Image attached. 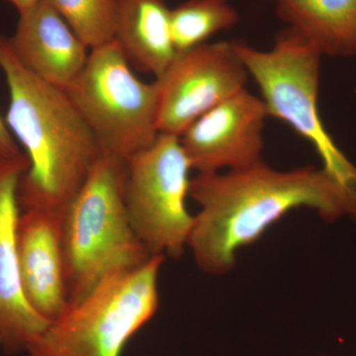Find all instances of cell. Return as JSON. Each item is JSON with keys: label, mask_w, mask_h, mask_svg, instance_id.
I'll return each instance as SVG.
<instances>
[{"label": "cell", "mask_w": 356, "mask_h": 356, "mask_svg": "<svg viewBox=\"0 0 356 356\" xmlns=\"http://www.w3.org/2000/svg\"><path fill=\"white\" fill-rule=\"evenodd\" d=\"M9 3L13 4V6L16 7L18 11L20 13H23V11L27 10L28 8L34 6L36 2H38L39 0H6Z\"/></svg>", "instance_id": "cell-18"}, {"label": "cell", "mask_w": 356, "mask_h": 356, "mask_svg": "<svg viewBox=\"0 0 356 356\" xmlns=\"http://www.w3.org/2000/svg\"><path fill=\"white\" fill-rule=\"evenodd\" d=\"M126 163L102 154L63 218L70 303L83 300L116 271L136 268L153 255L131 226L125 198Z\"/></svg>", "instance_id": "cell-3"}, {"label": "cell", "mask_w": 356, "mask_h": 356, "mask_svg": "<svg viewBox=\"0 0 356 356\" xmlns=\"http://www.w3.org/2000/svg\"><path fill=\"white\" fill-rule=\"evenodd\" d=\"M248 77L235 42L205 43L178 53L156 79L159 134L180 137L199 117L245 89Z\"/></svg>", "instance_id": "cell-8"}, {"label": "cell", "mask_w": 356, "mask_h": 356, "mask_svg": "<svg viewBox=\"0 0 356 356\" xmlns=\"http://www.w3.org/2000/svg\"><path fill=\"white\" fill-rule=\"evenodd\" d=\"M188 196L200 211L187 247L199 268L212 275L229 273L236 252L291 210L309 208L331 221L356 220L355 192L314 166L282 172L261 161L240 170L198 173Z\"/></svg>", "instance_id": "cell-1"}, {"label": "cell", "mask_w": 356, "mask_h": 356, "mask_svg": "<svg viewBox=\"0 0 356 356\" xmlns=\"http://www.w3.org/2000/svg\"><path fill=\"white\" fill-rule=\"evenodd\" d=\"M231 0H186L170 9V28L177 53L191 50L217 33L238 24Z\"/></svg>", "instance_id": "cell-15"}, {"label": "cell", "mask_w": 356, "mask_h": 356, "mask_svg": "<svg viewBox=\"0 0 356 356\" xmlns=\"http://www.w3.org/2000/svg\"><path fill=\"white\" fill-rule=\"evenodd\" d=\"M154 255L136 268L116 271L49 324L28 348L30 356H121L131 339L159 305V273L165 261Z\"/></svg>", "instance_id": "cell-4"}, {"label": "cell", "mask_w": 356, "mask_h": 356, "mask_svg": "<svg viewBox=\"0 0 356 356\" xmlns=\"http://www.w3.org/2000/svg\"><path fill=\"white\" fill-rule=\"evenodd\" d=\"M28 168L27 156L0 163V348L8 355L27 351L50 324L26 300L18 266V187Z\"/></svg>", "instance_id": "cell-10"}, {"label": "cell", "mask_w": 356, "mask_h": 356, "mask_svg": "<svg viewBox=\"0 0 356 356\" xmlns=\"http://www.w3.org/2000/svg\"><path fill=\"white\" fill-rule=\"evenodd\" d=\"M276 14L322 56L356 57V0H275Z\"/></svg>", "instance_id": "cell-14"}, {"label": "cell", "mask_w": 356, "mask_h": 356, "mask_svg": "<svg viewBox=\"0 0 356 356\" xmlns=\"http://www.w3.org/2000/svg\"><path fill=\"white\" fill-rule=\"evenodd\" d=\"M23 211L16 229L21 285L33 310L51 323L70 305L63 247L64 213Z\"/></svg>", "instance_id": "cell-11"}, {"label": "cell", "mask_w": 356, "mask_h": 356, "mask_svg": "<svg viewBox=\"0 0 356 356\" xmlns=\"http://www.w3.org/2000/svg\"><path fill=\"white\" fill-rule=\"evenodd\" d=\"M235 44L248 76L259 86L267 116L284 122L311 143L325 172L356 193V166L337 147L318 111L323 56L290 27L278 33L268 51L242 42Z\"/></svg>", "instance_id": "cell-5"}, {"label": "cell", "mask_w": 356, "mask_h": 356, "mask_svg": "<svg viewBox=\"0 0 356 356\" xmlns=\"http://www.w3.org/2000/svg\"><path fill=\"white\" fill-rule=\"evenodd\" d=\"M114 40L129 63L156 79L178 55L165 0H116Z\"/></svg>", "instance_id": "cell-13"}, {"label": "cell", "mask_w": 356, "mask_h": 356, "mask_svg": "<svg viewBox=\"0 0 356 356\" xmlns=\"http://www.w3.org/2000/svg\"><path fill=\"white\" fill-rule=\"evenodd\" d=\"M0 69L9 89L6 122L29 159L18 187L19 206L65 213L102 147L67 91L26 69L1 33Z\"/></svg>", "instance_id": "cell-2"}, {"label": "cell", "mask_w": 356, "mask_h": 356, "mask_svg": "<svg viewBox=\"0 0 356 356\" xmlns=\"http://www.w3.org/2000/svg\"><path fill=\"white\" fill-rule=\"evenodd\" d=\"M88 48L114 40L116 0H47Z\"/></svg>", "instance_id": "cell-16"}, {"label": "cell", "mask_w": 356, "mask_h": 356, "mask_svg": "<svg viewBox=\"0 0 356 356\" xmlns=\"http://www.w3.org/2000/svg\"><path fill=\"white\" fill-rule=\"evenodd\" d=\"M19 14L8 38L14 55L35 76L67 91L86 67L88 47L47 0Z\"/></svg>", "instance_id": "cell-12"}, {"label": "cell", "mask_w": 356, "mask_h": 356, "mask_svg": "<svg viewBox=\"0 0 356 356\" xmlns=\"http://www.w3.org/2000/svg\"><path fill=\"white\" fill-rule=\"evenodd\" d=\"M267 117L261 98L247 88L206 112L180 136L192 168L221 172L261 161Z\"/></svg>", "instance_id": "cell-9"}, {"label": "cell", "mask_w": 356, "mask_h": 356, "mask_svg": "<svg viewBox=\"0 0 356 356\" xmlns=\"http://www.w3.org/2000/svg\"><path fill=\"white\" fill-rule=\"evenodd\" d=\"M67 95L102 154L127 161L159 135L158 83L140 81L115 40L91 49Z\"/></svg>", "instance_id": "cell-6"}, {"label": "cell", "mask_w": 356, "mask_h": 356, "mask_svg": "<svg viewBox=\"0 0 356 356\" xmlns=\"http://www.w3.org/2000/svg\"><path fill=\"white\" fill-rule=\"evenodd\" d=\"M191 161L180 137L159 134L126 161L124 198L131 226L151 255L179 257L188 243L194 216L186 207Z\"/></svg>", "instance_id": "cell-7"}, {"label": "cell", "mask_w": 356, "mask_h": 356, "mask_svg": "<svg viewBox=\"0 0 356 356\" xmlns=\"http://www.w3.org/2000/svg\"><path fill=\"white\" fill-rule=\"evenodd\" d=\"M25 156L9 130L6 119L0 116V163L15 161Z\"/></svg>", "instance_id": "cell-17"}, {"label": "cell", "mask_w": 356, "mask_h": 356, "mask_svg": "<svg viewBox=\"0 0 356 356\" xmlns=\"http://www.w3.org/2000/svg\"><path fill=\"white\" fill-rule=\"evenodd\" d=\"M274 1H275V0H274Z\"/></svg>", "instance_id": "cell-19"}]
</instances>
